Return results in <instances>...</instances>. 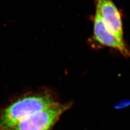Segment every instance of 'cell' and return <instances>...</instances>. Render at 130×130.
Here are the masks:
<instances>
[{
	"label": "cell",
	"instance_id": "cell-1",
	"mask_svg": "<svg viewBox=\"0 0 130 130\" xmlns=\"http://www.w3.org/2000/svg\"><path fill=\"white\" fill-rule=\"evenodd\" d=\"M58 102L49 91L31 93L20 97L0 110V130H10L24 118Z\"/></svg>",
	"mask_w": 130,
	"mask_h": 130
},
{
	"label": "cell",
	"instance_id": "cell-4",
	"mask_svg": "<svg viewBox=\"0 0 130 130\" xmlns=\"http://www.w3.org/2000/svg\"><path fill=\"white\" fill-rule=\"evenodd\" d=\"M96 10L108 29L121 40H124L123 22L120 12L112 0H95Z\"/></svg>",
	"mask_w": 130,
	"mask_h": 130
},
{
	"label": "cell",
	"instance_id": "cell-3",
	"mask_svg": "<svg viewBox=\"0 0 130 130\" xmlns=\"http://www.w3.org/2000/svg\"><path fill=\"white\" fill-rule=\"evenodd\" d=\"M93 37L101 45L115 49L125 57L130 58V51L126 46L124 40L119 39L108 29L96 10L93 26Z\"/></svg>",
	"mask_w": 130,
	"mask_h": 130
},
{
	"label": "cell",
	"instance_id": "cell-2",
	"mask_svg": "<svg viewBox=\"0 0 130 130\" xmlns=\"http://www.w3.org/2000/svg\"><path fill=\"white\" fill-rule=\"evenodd\" d=\"M71 105L58 102L24 118L10 130H52L61 116L70 108Z\"/></svg>",
	"mask_w": 130,
	"mask_h": 130
},
{
	"label": "cell",
	"instance_id": "cell-5",
	"mask_svg": "<svg viewBox=\"0 0 130 130\" xmlns=\"http://www.w3.org/2000/svg\"><path fill=\"white\" fill-rule=\"evenodd\" d=\"M130 105V100H124L118 103L115 106L116 109H121L127 107Z\"/></svg>",
	"mask_w": 130,
	"mask_h": 130
}]
</instances>
